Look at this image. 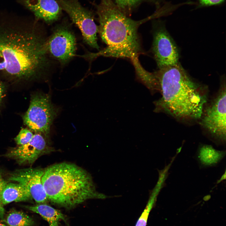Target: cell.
Instances as JSON below:
<instances>
[{
	"instance_id": "obj_1",
	"label": "cell",
	"mask_w": 226,
	"mask_h": 226,
	"mask_svg": "<svg viewBox=\"0 0 226 226\" xmlns=\"http://www.w3.org/2000/svg\"><path fill=\"white\" fill-rule=\"evenodd\" d=\"M37 20L2 14L0 15V51L6 62L5 74L18 80L45 75L51 63L47 38Z\"/></svg>"
},
{
	"instance_id": "obj_2",
	"label": "cell",
	"mask_w": 226,
	"mask_h": 226,
	"mask_svg": "<svg viewBox=\"0 0 226 226\" xmlns=\"http://www.w3.org/2000/svg\"><path fill=\"white\" fill-rule=\"evenodd\" d=\"M154 73L162 96L154 102V111L179 120H200L207 101V88L193 81L179 63Z\"/></svg>"
},
{
	"instance_id": "obj_3",
	"label": "cell",
	"mask_w": 226,
	"mask_h": 226,
	"mask_svg": "<svg viewBox=\"0 0 226 226\" xmlns=\"http://www.w3.org/2000/svg\"><path fill=\"white\" fill-rule=\"evenodd\" d=\"M99 25L98 32L106 47L96 53L84 57L93 59L100 56L131 59L138 57L141 51L137 32L139 26L158 16L157 13L136 21L123 13L112 0H100L94 5Z\"/></svg>"
},
{
	"instance_id": "obj_4",
	"label": "cell",
	"mask_w": 226,
	"mask_h": 226,
	"mask_svg": "<svg viewBox=\"0 0 226 226\" xmlns=\"http://www.w3.org/2000/svg\"><path fill=\"white\" fill-rule=\"evenodd\" d=\"M41 181L48 200L66 208L89 199L107 197L96 190L87 172L73 164L61 163L49 167L45 170Z\"/></svg>"
},
{
	"instance_id": "obj_5",
	"label": "cell",
	"mask_w": 226,
	"mask_h": 226,
	"mask_svg": "<svg viewBox=\"0 0 226 226\" xmlns=\"http://www.w3.org/2000/svg\"><path fill=\"white\" fill-rule=\"evenodd\" d=\"M226 91L225 78L223 77L217 95L205 106L199 120L201 126L215 140L222 143L226 141Z\"/></svg>"
},
{
	"instance_id": "obj_6",
	"label": "cell",
	"mask_w": 226,
	"mask_h": 226,
	"mask_svg": "<svg viewBox=\"0 0 226 226\" xmlns=\"http://www.w3.org/2000/svg\"><path fill=\"white\" fill-rule=\"evenodd\" d=\"M57 111L49 95L38 94L33 95L31 99L29 107L23 117L24 122L31 130L48 137Z\"/></svg>"
},
{
	"instance_id": "obj_7",
	"label": "cell",
	"mask_w": 226,
	"mask_h": 226,
	"mask_svg": "<svg viewBox=\"0 0 226 226\" xmlns=\"http://www.w3.org/2000/svg\"><path fill=\"white\" fill-rule=\"evenodd\" d=\"M62 9L69 15L73 22L79 28L83 40L91 47L99 50L97 34L98 26L94 21V15L83 7L78 0H56Z\"/></svg>"
},
{
	"instance_id": "obj_8",
	"label": "cell",
	"mask_w": 226,
	"mask_h": 226,
	"mask_svg": "<svg viewBox=\"0 0 226 226\" xmlns=\"http://www.w3.org/2000/svg\"><path fill=\"white\" fill-rule=\"evenodd\" d=\"M48 55L62 65L67 64L75 56L76 50L75 36L69 25L66 22L57 25L47 39Z\"/></svg>"
},
{
	"instance_id": "obj_9",
	"label": "cell",
	"mask_w": 226,
	"mask_h": 226,
	"mask_svg": "<svg viewBox=\"0 0 226 226\" xmlns=\"http://www.w3.org/2000/svg\"><path fill=\"white\" fill-rule=\"evenodd\" d=\"M152 51L159 69L179 63V53L177 47L163 25H157L155 28Z\"/></svg>"
},
{
	"instance_id": "obj_10",
	"label": "cell",
	"mask_w": 226,
	"mask_h": 226,
	"mask_svg": "<svg viewBox=\"0 0 226 226\" xmlns=\"http://www.w3.org/2000/svg\"><path fill=\"white\" fill-rule=\"evenodd\" d=\"M44 170L31 167L17 170L9 174L8 180L25 186L37 204L46 203L48 200L41 181Z\"/></svg>"
},
{
	"instance_id": "obj_11",
	"label": "cell",
	"mask_w": 226,
	"mask_h": 226,
	"mask_svg": "<svg viewBox=\"0 0 226 226\" xmlns=\"http://www.w3.org/2000/svg\"><path fill=\"white\" fill-rule=\"evenodd\" d=\"M51 149L42 134L36 133L29 143L10 149L4 156L19 165H31L40 156L50 152Z\"/></svg>"
},
{
	"instance_id": "obj_12",
	"label": "cell",
	"mask_w": 226,
	"mask_h": 226,
	"mask_svg": "<svg viewBox=\"0 0 226 226\" xmlns=\"http://www.w3.org/2000/svg\"><path fill=\"white\" fill-rule=\"evenodd\" d=\"M34 14L36 20L52 23L60 17L62 9L56 0H16Z\"/></svg>"
},
{
	"instance_id": "obj_13",
	"label": "cell",
	"mask_w": 226,
	"mask_h": 226,
	"mask_svg": "<svg viewBox=\"0 0 226 226\" xmlns=\"http://www.w3.org/2000/svg\"><path fill=\"white\" fill-rule=\"evenodd\" d=\"M4 206L12 202L31 201L33 199L27 188L18 183L7 182L1 193Z\"/></svg>"
},
{
	"instance_id": "obj_14",
	"label": "cell",
	"mask_w": 226,
	"mask_h": 226,
	"mask_svg": "<svg viewBox=\"0 0 226 226\" xmlns=\"http://www.w3.org/2000/svg\"><path fill=\"white\" fill-rule=\"evenodd\" d=\"M26 208L40 214L47 221L49 226H59V222H66V218L61 212L46 203L37 204L33 206H25Z\"/></svg>"
},
{
	"instance_id": "obj_15",
	"label": "cell",
	"mask_w": 226,
	"mask_h": 226,
	"mask_svg": "<svg viewBox=\"0 0 226 226\" xmlns=\"http://www.w3.org/2000/svg\"><path fill=\"white\" fill-rule=\"evenodd\" d=\"M225 155V151L217 150L211 145H203L199 148L197 157L200 165L206 167L215 165Z\"/></svg>"
},
{
	"instance_id": "obj_16",
	"label": "cell",
	"mask_w": 226,
	"mask_h": 226,
	"mask_svg": "<svg viewBox=\"0 0 226 226\" xmlns=\"http://www.w3.org/2000/svg\"><path fill=\"white\" fill-rule=\"evenodd\" d=\"M138 78L152 93L159 91L158 83L154 73H151L145 70L141 65L138 57L131 59Z\"/></svg>"
},
{
	"instance_id": "obj_17",
	"label": "cell",
	"mask_w": 226,
	"mask_h": 226,
	"mask_svg": "<svg viewBox=\"0 0 226 226\" xmlns=\"http://www.w3.org/2000/svg\"><path fill=\"white\" fill-rule=\"evenodd\" d=\"M9 226H32L33 219L24 212L14 209L11 210L3 220Z\"/></svg>"
},
{
	"instance_id": "obj_18",
	"label": "cell",
	"mask_w": 226,
	"mask_h": 226,
	"mask_svg": "<svg viewBox=\"0 0 226 226\" xmlns=\"http://www.w3.org/2000/svg\"><path fill=\"white\" fill-rule=\"evenodd\" d=\"M119 9L125 14L130 16L142 3L149 2L158 4L160 0H112Z\"/></svg>"
},
{
	"instance_id": "obj_19",
	"label": "cell",
	"mask_w": 226,
	"mask_h": 226,
	"mask_svg": "<svg viewBox=\"0 0 226 226\" xmlns=\"http://www.w3.org/2000/svg\"><path fill=\"white\" fill-rule=\"evenodd\" d=\"M34 134L29 129L22 128L15 138L14 140L18 146L25 144L32 139Z\"/></svg>"
},
{
	"instance_id": "obj_20",
	"label": "cell",
	"mask_w": 226,
	"mask_h": 226,
	"mask_svg": "<svg viewBox=\"0 0 226 226\" xmlns=\"http://www.w3.org/2000/svg\"><path fill=\"white\" fill-rule=\"evenodd\" d=\"M200 3L204 5H212L219 4L224 0H199Z\"/></svg>"
},
{
	"instance_id": "obj_21",
	"label": "cell",
	"mask_w": 226,
	"mask_h": 226,
	"mask_svg": "<svg viewBox=\"0 0 226 226\" xmlns=\"http://www.w3.org/2000/svg\"><path fill=\"white\" fill-rule=\"evenodd\" d=\"M5 67V61L3 55L0 51V70H4Z\"/></svg>"
},
{
	"instance_id": "obj_22",
	"label": "cell",
	"mask_w": 226,
	"mask_h": 226,
	"mask_svg": "<svg viewBox=\"0 0 226 226\" xmlns=\"http://www.w3.org/2000/svg\"><path fill=\"white\" fill-rule=\"evenodd\" d=\"M7 182L5 181L0 173V190L2 189L7 183Z\"/></svg>"
},
{
	"instance_id": "obj_23",
	"label": "cell",
	"mask_w": 226,
	"mask_h": 226,
	"mask_svg": "<svg viewBox=\"0 0 226 226\" xmlns=\"http://www.w3.org/2000/svg\"><path fill=\"white\" fill-rule=\"evenodd\" d=\"M4 90V86L3 84L0 81V103L3 98V96Z\"/></svg>"
},
{
	"instance_id": "obj_24",
	"label": "cell",
	"mask_w": 226,
	"mask_h": 226,
	"mask_svg": "<svg viewBox=\"0 0 226 226\" xmlns=\"http://www.w3.org/2000/svg\"><path fill=\"white\" fill-rule=\"evenodd\" d=\"M0 226H8L4 224L0 223Z\"/></svg>"
}]
</instances>
